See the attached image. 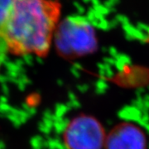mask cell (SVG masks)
Instances as JSON below:
<instances>
[{
	"mask_svg": "<svg viewBox=\"0 0 149 149\" xmlns=\"http://www.w3.org/2000/svg\"><path fill=\"white\" fill-rule=\"evenodd\" d=\"M60 16L58 1L13 0L0 29V39L13 55L45 57L49 52Z\"/></svg>",
	"mask_w": 149,
	"mask_h": 149,
	"instance_id": "1",
	"label": "cell"
},
{
	"mask_svg": "<svg viewBox=\"0 0 149 149\" xmlns=\"http://www.w3.org/2000/svg\"><path fill=\"white\" fill-rule=\"evenodd\" d=\"M53 39L59 55L69 60L94 53L98 47L95 28L80 17H68L59 22Z\"/></svg>",
	"mask_w": 149,
	"mask_h": 149,
	"instance_id": "2",
	"label": "cell"
},
{
	"mask_svg": "<svg viewBox=\"0 0 149 149\" xmlns=\"http://www.w3.org/2000/svg\"><path fill=\"white\" fill-rule=\"evenodd\" d=\"M105 137L101 123L88 114H80L71 119L63 133L67 149H102Z\"/></svg>",
	"mask_w": 149,
	"mask_h": 149,
	"instance_id": "3",
	"label": "cell"
},
{
	"mask_svg": "<svg viewBox=\"0 0 149 149\" xmlns=\"http://www.w3.org/2000/svg\"><path fill=\"white\" fill-rule=\"evenodd\" d=\"M147 137L134 123L122 122L106 133L104 149H147Z\"/></svg>",
	"mask_w": 149,
	"mask_h": 149,
	"instance_id": "4",
	"label": "cell"
},
{
	"mask_svg": "<svg viewBox=\"0 0 149 149\" xmlns=\"http://www.w3.org/2000/svg\"><path fill=\"white\" fill-rule=\"evenodd\" d=\"M13 0H0V29L9 13Z\"/></svg>",
	"mask_w": 149,
	"mask_h": 149,
	"instance_id": "5",
	"label": "cell"
}]
</instances>
